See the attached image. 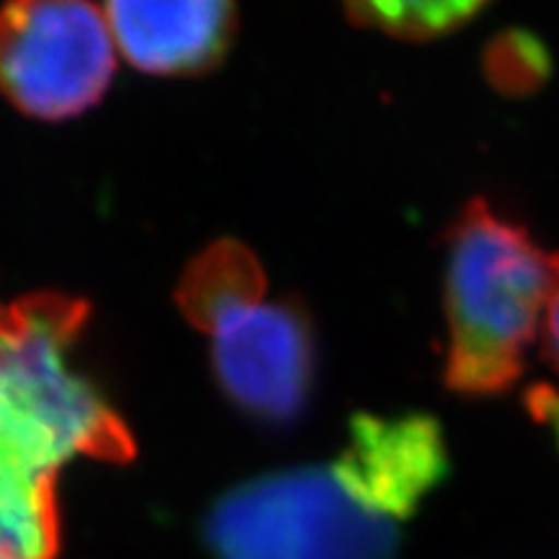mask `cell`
Instances as JSON below:
<instances>
[{"instance_id":"6da1fadb","label":"cell","mask_w":559,"mask_h":559,"mask_svg":"<svg viewBox=\"0 0 559 559\" xmlns=\"http://www.w3.org/2000/svg\"><path fill=\"white\" fill-rule=\"evenodd\" d=\"M81 304L21 300L0 319V559H52L55 479L79 456L128 459V428L73 360Z\"/></svg>"},{"instance_id":"7a4b0ae2","label":"cell","mask_w":559,"mask_h":559,"mask_svg":"<svg viewBox=\"0 0 559 559\" xmlns=\"http://www.w3.org/2000/svg\"><path fill=\"white\" fill-rule=\"evenodd\" d=\"M557 285V251L487 200L466 202L445 234V386L466 400L513 389Z\"/></svg>"},{"instance_id":"3957f363","label":"cell","mask_w":559,"mask_h":559,"mask_svg":"<svg viewBox=\"0 0 559 559\" xmlns=\"http://www.w3.org/2000/svg\"><path fill=\"white\" fill-rule=\"evenodd\" d=\"M400 536V523L362 502L332 466L249 481L210 521L221 559H391Z\"/></svg>"},{"instance_id":"277c9868","label":"cell","mask_w":559,"mask_h":559,"mask_svg":"<svg viewBox=\"0 0 559 559\" xmlns=\"http://www.w3.org/2000/svg\"><path fill=\"white\" fill-rule=\"evenodd\" d=\"M117 55L94 0L0 3V94L34 120H70L99 104Z\"/></svg>"},{"instance_id":"5b68a950","label":"cell","mask_w":559,"mask_h":559,"mask_svg":"<svg viewBox=\"0 0 559 559\" xmlns=\"http://www.w3.org/2000/svg\"><path fill=\"white\" fill-rule=\"evenodd\" d=\"M213 370L236 407L267 423H288L309 402L317 379V334L296 300L249 306L213 332Z\"/></svg>"},{"instance_id":"8992f818","label":"cell","mask_w":559,"mask_h":559,"mask_svg":"<svg viewBox=\"0 0 559 559\" xmlns=\"http://www.w3.org/2000/svg\"><path fill=\"white\" fill-rule=\"evenodd\" d=\"M330 466L362 502L402 523L449 474V449L440 423L425 412H360Z\"/></svg>"},{"instance_id":"52a82bcc","label":"cell","mask_w":559,"mask_h":559,"mask_svg":"<svg viewBox=\"0 0 559 559\" xmlns=\"http://www.w3.org/2000/svg\"><path fill=\"white\" fill-rule=\"evenodd\" d=\"M117 52L151 75H198L226 58L236 0H104Z\"/></svg>"},{"instance_id":"ba28073f","label":"cell","mask_w":559,"mask_h":559,"mask_svg":"<svg viewBox=\"0 0 559 559\" xmlns=\"http://www.w3.org/2000/svg\"><path fill=\"white\" fill-rule=\"evenodd\" d=\"M264 293L267 277L254 251L236 241H218L187 267L177 298L185 317L210 334L223 319L262 304Z\"/></svg>"},{"instance_id":"9c48e42d","label":"cell","mask_w":559,"mask_h":559,"mask_svg":"<svg viewBox=\"0 0 559 559\" xmlns=\"http://www.w3.org/2000/svg\"><path fill=\"white\" fill-rule=\"evenodd\" d=\"M347 16L389 37L428 41L461 29L489 0H342Z\"/></svg>"},{"instance_id":"30bf717a","label":"cell","mask_w":559,"mask_h":559,"mask_svg":"<svg viewBox=\"0 0 559 559\" xmlns=\"http://www.w3.org/2000/svg\"><path fill=\"white\" fill-rule=\"evenodd\" d=\"M481 70L489 86L506 96L536 94L551 75L547 45L526 29H508L489 39L481 55Z\"/></svg>"},{"instance_id":"8fae6325","label":"cell","mask_w":559,"mask_h":559,"mask_svg":"<svg viewBox=\"0 0 559 559\" xmlns=\"http://www.w3.org/2000/svg\"><path fill=\"white\" fill-rule=\"evenodd\" d=\"M526 409L536 423H542L555 436L559 445V391L547 383H536L526 391Z\"/></svg>"},{"instance_id":"7c38bea8","label":"cell","mask_w":559,"mask_h":559,"mask_svg":"<svg viewBox=\"0 0 559 559\" xmlns=\"http://www.w3.org/2000/svg\"><path fill=\"white\" fill-rule=\"evenodd\" d=\"M544 355L559 373V285L551 296L547 317H544Z\"/></svg>"},{"instance_id":"4fadbf2b","label":"cell","mask_w":559,"mask_h":559,"mask_svg":"<svg viewBox=\"0 0 559 559\" xmlns=\"http://www.w3.org/2000/svg\"><path fill=\"white\" fill-rule=\"evenodd\" d=\"M0 319H3V309H0Z\"/></svg>"}]
</instances>
